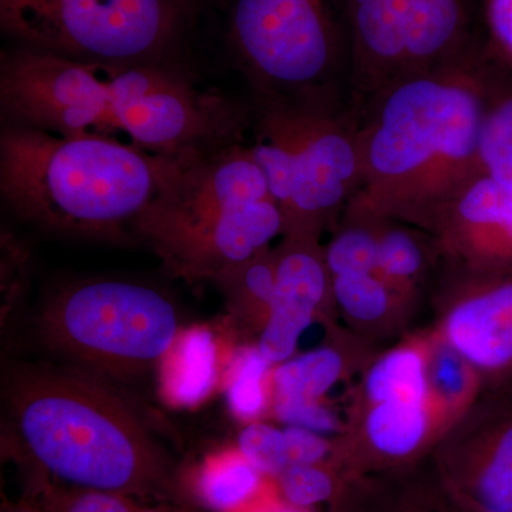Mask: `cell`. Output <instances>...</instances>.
<instances>
[{"label":"cell","mask_w":512,"mask_h":512,"mask_svg":"<svg viewBox=\"0 0 512 512\" xmlns=\"http://www.w3.org/2000/svg\"><path fill=\"white\" fill-rule=\"evenodd\" d=\"M481 171L512 194V90L490 100L480 140Z\"/></svg>","instance_id":"obj_28"},{"label":"cell","mask_w":512,"mask_h":512,"mask_svg":"<svg viewBox=\"0 0 512 512\" xmlns=\"http://www.w3.org/2000/svg\"><path fill=\"white\" fill-rule=\"evenodd\" d=\"M276 252V285L256 348L272 365L291 359L316 318L335 319L332 276L318 239L284 237ZM335 322V320H332Z\"/></svg>","instance_id":"obj_14"},{"label":"cell","mask_w":512,"mask_h":512,"mask_svg":"<svg viewBox=\"0 0 512 512\" xmlns=\"http://www.w3.org/2000/svg\"><path fill=\"white\" fill-rule=\"evenodd\" d=\"M136 512H208L198 505L188 503V501H161L158 505L148 507L140 505Z\"/></svg>","instance_id":"obj_36"},{"label":"cell","mask_w":512,"mask_h":512,"mask_svg":"<svg viewBox=\"0 0 512 512\" xmlns=\"http://www.w3.org/2000/svg\"><path fill=\"white\" fill-rule=\"evenodd\" d=\"M40 326L53 349L114 375L154 365L178 338L173 303L148 286L123 281L63 289L47 303Z\"/></svg>","instance_id":"obj_4"},{"label":"cell","mask_w":512,"mask_h":512,"mask_svg":"<svg viewBox=\"0 0 512 512\" xmlns=\"http://www.w3.org/2000/svg\"><path fill=\"white\" fill-rule=\"evenodd\" d=\"M443 268L495 274L512 271V194L481 171L458 190L430 232Z\"/></svg>","instance_id":"obj_13"},{"label":"cell","mask_w":512,"mask_h":512,"mask_svg":"<svg viewBox=\"0 0 512 512\" xmlns=\"http://www.w3.org/2000/svg\"><path fill=\"white\" fill-rule=\"evenodd\" d=\"M229 35L268 104H328L340 64L329 0H234Z\"/></svg>","instance_id":"obj_5"},{"label":"cell","mask_w":512,"mask_h":512,"mask_svg":"<svg viewBox=\"0 0 512 512\" xmlns=\"http://www.w3.org/2000/svg\"><path fill=\"white\" fill-rule=\"evenodd\" d=\"M138 498L107 491L80 490L47 491L42 504L45 512H136Z\"/></svg>","instance_id":"obj_32"},{"label":"cell","mask_w":512,"mask_h":512,"mask_svg":"<svg viewBox=\"0 0 512 512\" xmlns=\"http://www.w3.org/2000/svg\"><path fill=\"white\" fill-rule=\"evenodd\" d=\"M427 460L464 512H512V390H483Z\"/></svg>","instance_id":"obj_9"},{"label":"cell","mask_w":512,"mask_h":512,"mask_svg":"<svg viewBox=\"0 0 512 512\" xmlns=\"http://www.w3.org/2000/svg\"><path fill=\"white\" fill-rule=\"evenodd\" d=\"M275 480L281 500L305 510H312L320 504H332L346 483V478L332 461L292 466Z\"/></svg>","instance_id":"obj_29"},{"label":"cell","mask_w":512,"mask_h":512,"mask_svg":"<svg viewBox=\"0 0 512 512\" xmlns=\"http://www.w3.org/2000/svg\"><path fill=\"white\" fill-rule=\"evenodd\" d=\"M427 301L430 328L476 370L483 390H512V271L441 268Z\"/></svg>","instance_id":"obj_10"},{"label":"cell","mask_w":512,"mask_h":512,"mask_svg":"<svg viewBox=\"0 0 512 512\" xmlns=\"http://www.w3.org/2000/svg\"><path fill=\"white\" fill-rule=\"evenodd\" d=\"M443 268L436 238L424 229L382 218L376 274L410 298L424 302Z\"/></svg>","instance_id":"obj_22"},{"label":"cell","mask_w":512,"mask_h":512,"mask_svg":"<svg viewBox=\"0 0 512 512\" xmlns=\"http://www.w3.org/2000/svg\"><path fill=\"white\" fill-rule=\"evenodd\" d=\"M238 450L265 477H278L291 467L285 430L271 424L249 423L238 437Z\"/></svg>","instance_id":"obj_31"},{"label":"cell","mask_w":512,"mask_h":512,"mask_svg":"<svg viewBox=\"0 0 512 512\" xmlns=\"http://www.w3.org/2000/svg\"><path fill=\"white\" fill-rule=\"evenodd\" d=\"M190 153L153 154L114 138L10 126L0 137V191L28 220L109 235L138 221Z\"/></svg>","instance_id":"obj_3"},{"label":"cell","mask_w":512,"mask_h":512,"mask_svg":"<svg viewBox=\"0 0 512 512\" xmlns=\"http://www.w3.org/2000/svg\"><path fill=\"white\" fill-rule=\"evenodd\" d=\"M114 66L35 49L10 53L0 73L3 113L59 136L120 140L111 114Z\"/></svg>","instance_id":"obj_7"},{"label":"cell","mask_w":512,"mask_h":512,"mask_svg":"<svg viewBox=\"0 0 512 512\" xmlns=\"http://www.w3.org/2000/svg\"><path fill=\"white\" fill-rule=\"evenodd\" d=\"M429 326L387 346L365 367L349 394V406L386 400H430L427 382Z\"/></svg>","instance_id":"obj_21"},{"label":"cell","mask_w":512,"mask_h":512,"mask_svg":"<svg viewBox=\"0 0 512 512\" xmlns=\"http://www.w3.org/2000/svg\"><path fill=\"white\" fill-rule=\"evenodd\" d=\"M272 363L258 348L245 349L239 355L234 376L228 389L232 412L245 420L258 419L268 406L266 379L271 375Z\"/></svg>","instance_id":"obj_30"},{"label":"cell","mask_w":512,"mask_h":512,"mask_svg":"<svg viewBox=\"0 0 512 512\" xmlns=\"http://www.w3.org/2000/svg\"><path fill=\"white\" fill-rule=\"evenodd\" d=\"M235 301L265 326L276 285V252L266 249L245 264L217 276Z\"/></svg>","instance_id":"obj_27"},{"label":"cell","mask_w":512,"mask_h":512,"mask_svg":"<svg viewBox=\"0 0 512 512\" xmlns=\"http://www.w3.org/2000/svg\"><path fill=\"white\" fill-rule=\"evenodd\" d=\"M295 141V175L282 237L333 231L362 183L357 121L326 104H282Z\"/></svg>","instance_id":"obj_8"},{"label":"cell","mask_w":512,"mask_h":512,"mask_svg":"<svg viewBox=\"0 0 512 512\" xmlns=\"http://www.w3.org/2000/svg\"><path fill=\"white\" fill-rule=\"evenodd\" d=\"M336 316L345 328L380 348L399 342L416 330L423 302L387 284L376 272L333 276Z\"/></svg>","instance_id":"obj_18"},{"label":"cell","mask_w":512,"mask_h":512,"mask_svg":"<svg viewBox=\"0 0 512 512\" xmlns=\"http://www.w3.org/2000/svg\"><path fill=\"white\" fill-rule=\"evenodd\" d=\"M328 340L322 346L292 356L272 373L274 400L323 403L340 382L360 375L383 348L338 323H328Z\"/></svg>","instance_id":"obj_17"},{"label":"cell","mask_w":512,"mask_h":512,"mask_svg":"<svg viewBox=\"0 0 512 512\" xmlns=\"http://www.w3.org/2000/svg\"><path fill=\"white\" fill-rule=\"evenodd\" d=\"M255 512H315L313 510H305V508L293 507V505L285 503V501H275V503H266L259 507Z\"/></svg>","instance_id":"obj_37"},{"label":"cell","mask_w":512,"mask_h":512,"mask_svg":"<svg viewBox=\"0 0 512 512\" xmlns=\"http://www.w3.org/2000/svg\"><path fill=\"white\" fill-rule=\"evenodd\" d=\"M3 512H45L39 505L30 503H20L18 505H8Z\"/></svg>","instance_id":"obj_38"},{"label":"cell","mask_w":512,"mask_h":512,"mask_svg":"<svg viewBox=\"0 0 512 512\" xmlns=\"http://www.w3.org/2000/svg\"><path fill=\"white\" fill-rule=\"evenodd\" d=\"M284 228L281 208L265 200L231 208L153 241L181 274L218 276L269 249L272 239L284 235Z\"/></svg>","instance_id":"obj_15"},{"label":"cell","mask_w":512,"mask_h":512,"mask_svg":"<svg viewBox=\"0 0 512 512\" xmlns=\"http://www.w3.org/2000/svg\"><path fill=\"white\" fill-rule=\"evenodd\" d=\"M0 20L29 49L127 66L170 40L177 13L171 0H0Z\"/></svg>","instance_id":"obj_6"},{"label":"cell","mask_w":512,"mask_h":512,"mask_svg":"<svg viewBox=\"0 0 512 512\" xmlns=\"http://www.w3.org/2000/svg\"><path fill=\"white\" fill-rule=\"evenodd\" d=\"M328 512H464L441 487L429 460L349 478Z\"/></svg>","instance_id":"obj_19"},{"label":"cell","mask_w":512,"mask_h":512,"mask_svg":"<svg viewBox=\"0 0 512 512\" xmlns=\"http://www.w3.org/2000/svg\"><path fill=\"white\" fill-rule=\"evenodd\" d=\"M468 25V0H410L402 76L439 69L466 55Z\"/></svg>","instance_id":"obj_20"},{"label":"cell","mask_w":512,"mask_h":512,"mask_svg":"<svg viewBox=\"0 0 512 512\" xmlns=\"http://www.w3.org/2000/svg\"><path fill=\"white\" fill-rule=\"evenodd\" d=\"M447 429L430 400L348 406L330 461L346 480L403 470L427 460Z\"/></svg>","instance_id":"obj_12"},{"label":"cell","mask_w":512,"mask_h":512,"mask_svg":"<svg viewBox=\"0 0 512 512\" xmlns=\"http://www.w3.org/2000/svg\"><path fill=\"white\" fill-rule=\"evenodd\" d=\"M370 101L357 121L362 183L348 208L431 232L447 202L481 173L490 103L483 79L464 55L397 77Z\"/></svg>","instance_id":"obj_1"},{"label":"cell","mask_w":512,"mask_h":512,"mask_svg":"<svg viewBox=\"0 0 512 512\" xmlns=\"http://www.w3.org/2000/svg\"><path fill=\"white\" fill-rule=\"evenodd\" d=\"M285 434L291 453V467L326 463L332 458L333 440L326 439L323 434L296 426H289Z\"/></svg>","instance_id":"obj_34"},{"label":"cell","mask_w":512,"mask_h":512,"mask_svg":"<svg viewBox=\"0 0 512 512\" xmlns=\"http://www.w3.org/2000/svg\"><path fill=\"white\" fill-rule=\"evenodd\" d=\"M264 477L239 450L208 458L191 483V503L208 512L237 511L259 497Z\"/></svg>","instance_id":"obj_24"},{"label":"cell","mask_w":512,"mask_h":512,"mask_svg":"<svg viewBox=\"0 0 512 512\" xmlns=\"http://www.w3.org/2000/svg\"><path fill=\"white\" fill-rule=\"evenodd\" d=\"M165 397L177 406H195L211 393L217 370L214 336L205 328L183 333L164 356Z\"/></svg>","instance_id":"obj_23"},{"label":"cell","mask_w":512,"mask_h":512,"mask_svg":"<svg viewBox=\"0 0 512 512\" xmlns=\"http://www.w3.org/2000/svg\"><path fill=\"white\" fill-rule=\"evenodd\" d=\"M265 200L272 197L251 148L234 146L212 158L194 151L136 225L153 239L195 227L231 208Z\"/></svg>","instance_id":"obj_11"},{"label":"cell","mask_w":512,"mask_h":512,"mask_svg":"<svg viewBox=\"0 0 512 512\" xmlns=\"http://www.w3.org/2000/svg\"><path fill=\"white\" fill-rule=\"evenodd\" d=\"M427 382L430 402L450 427L483 392L476 370L429 326Z\"/></svg>","instance_id":"obj_25"},{"label":"cell","mask_w":512,"mask_h":512,"mask_svg":"<svg viewBox=\"0 0 512 512\" xmlns=\"http://www.w3.org/2000/svg\"><path fill=\"white\" fill-rule=\"evenodd\" d=\"M485 3L494 45L512 66V0H485Z\"/></svg>","instance_id":"obj_35"},{"label":"cell","mask_w":512,"mask_h":512,"mask_svg":"<svg viewBox=\"0 0 512 512\" xmlns=\"http://www.w3.org/2000/svg\"><path fill=\"white\" fill-rule=\"evenodd\" d=\"M409 2L348 0L353 82L369 99L402 76Z\"/></svg>","instance_id":"obj_16"},{"label":"cell","mask_w":512,"mask_h":512,"mask_svg":"<svg viewBox=\"0 0 512 512\" xmlns=\"http://www.w3.org/2000/svg\"><path fill=\"white\" fill-rule=\"evenodd\" d=\"M5 379L3 399L19 439L49 476L80 490L187 501L173 464L106 387L30 366Z\"/></svg>","instance_id":"obj_2"},{"label":"cell","mask_w":512,"mask_h":512,"mask_svg":"<svg viewBox=\"0 0 512 512\" xmlns=\"http://www.w3.org/2000/svg\"><path fill=\"white\" fill-rule=\"evenodd\" d=\"M274 413L282 423L303 427L316 433H335L342 431L343 423L333 414L325 403L288 402L274 400Z\"/></svg>","instance_id":"obj_33"},{"label":"cell","mask_w":512,"mask_h":512,"mask_svg":"<svg viewBox=\"0 0 512 512\" xmlns=\"http://www.w3.org/2000/svg\"><path fill=\"white\" fill-rule=\"evenodd\" d=\"M383 217L370 212L348 210L333 229L323 247L330 276L373 274L377 266V247Z\"/></svg>","instance_id":"obj_26"}]
</instances>
